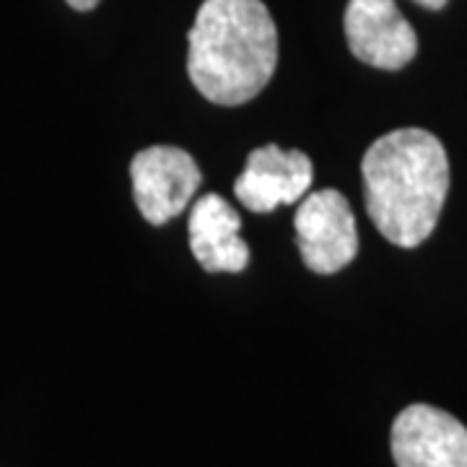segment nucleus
Wrapping results in <instances>:
<instances>
[{"mask_svg": "<svg viewBox=\"0 0 467 467\" xmlns=\"http://www.w3.org/2000/svg\"><path fill=\"white\" fill-rule=\"evenodd\" d=\"M367 213L387 242L413 250L439 223L450 192V159L423 128H400L368 146L361 161Z\"/></svg>", "mask_w": 467, "mask_h": 467, "instance_id": "obj_1", "label": "nucleus"}, {"mask_svg": "<svg viewBox=\"0 0 467 467\" xmlns=\"http://www.w3.org/2000/svg\"><path fill=\"white\" fill-rule=\"evenodd\" d=\"M346 36L361 63L382 70H400L418 52L416 32L395 0H348Z\"/></svg>", "mask_w": 467, "mask_h": 467, "instance_id": "obj_7", "label": "nucleus"}, {"mask_svg": "<svg viewBox=\"0 0 467 467\" xmlns=\"http://www.w3.org/2000/svg\"><path fill=\"white\" fill-rule=\"evenodd\" d=\"M67 5L76 8V11H91V8L99 5V0H67Z\"/></svg>", "mask_w": 467, "mask_h": 467, "instance_id": "obj_9", "label": "nucleus"}, {"mask_svg": "<svg viewBox=\"0 0 467 467\" xmlns=\"http://www.w3.org/2000/svg\"><path fill=\"white\" fill-rule=\"evenodd\" d=\"M315 180L312 159L304 150L260 146L247 156V167L234 184V195L252 213H270L306 198Z\"/></svg>", "mask_w": 467, "mask_h": 467, "instance_id": "obj_6", "label": "nucleus"}, {"mask_svg": "<svg viewBox=\"0 0 467 467\" xmlns=\"http://www.w3.org/2000/svg\"><path fill=\"white\" fill-rule=\"evenodd\" d=\"M187 39L190 81L221 107L254 99L278 66V29L263 0H202Z\"/></svg>", "mask_w": 467, "mask_h": 467, "instance_id": "obj_2", "label": "nucleus"}, {"mask_svg": "<svg viewBox=\"0 0 467 467\" xmlns=\"http://www.w3.org/2000/svg\"><path fill=\"white\" fill-rule=\"evenodd\" d=\"M135 205L140 216L161 226L184 213L201 187V167L177 146H150L135 153L130 164Z\"/></svg>", "mask_w": 467, "mask_h": 467, "instance_id": "obj_3", "label": "nucleus"}, {"mask_svg": "<svg viewBox=\"0 0 467 467\" xmlns=\"http://www.w3.org/2000/svg\"><path fill=\"white\" fill-rule=\"evenodd\" d=\"M418 5H423V8H431V11H439V8H444L447 5V0H416Z\"/></svg>", "mask_w": 467, "mask_h": 467, "instance_id": "obj_10", "label": "nucleus"}, {"mask_svg": "<svg viewBox=\"0 0 467 467\" xmlns=\"http://www.w3.org/2000/svg\"><path fill=\"white\" fill-rule=\"evenodd\" d=\"M190 250L208 273H239L250 263V247L239 236L242 218L232 202L208 192L190 211Z\"/></svg>", "mask_w": 467, "mask_h": 467, "instance_id": "obj_8", "label": "nucleus"}, {"mask_svg": "<svg viewBox=\"0 0 467 467\" xmlns=\"http://www.w3.org/2000/svg\"><path fill=\"white\" fill-rule=\"evenodd\" d=\"M398 467H467V429L434 405H410L392 423Z\"/></svg>", "mask_w": 467, "mask_h": 467, "instance_id": "obj_5", "label": "nucleus"}, {"mask_svg": "<svg viewBox=\"0 0 467 467\" xmlns=\"http://www.w3.org/2000/svg\"><path fill=\"white\" fill-rule=\"evenodd\" d=\"M294 226L304 265L309 270L330 275L353 263L358 252V232L343 192L330 187L309 192L294 216Z\"/></svg>", "mask_w": 467, "mask_h": 467, "instance_id": "obj_4", "label": "nucleus"}]
</instances>
